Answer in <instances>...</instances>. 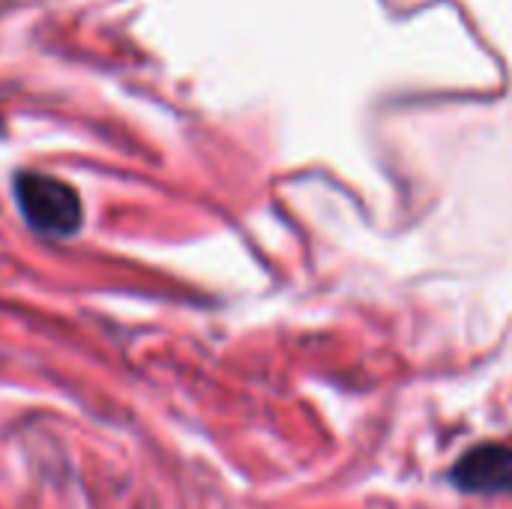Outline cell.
Returning <instances> with one entry per match:
<instances>
[{"mask_svg": "<svg viewBox=\"0 0 512 509\" xmlns=\"http://www.w3.org/2000/svg\"><path fill=\"white\" fill-rule=\"evenodd\" d=\"M15 198L27 225L48 237H69L84 222V207L78 192L60 177L24 171L15 177Z\"/></svg>", "mask_w": 512, "mask_h": 509, "instance_id": "obj_1", "label": "cell"}, {"mask_svg": "<svg viewBox=\"0 0 512 509\" xmlns=\"http://www.w3.org/2000/svg\"><path fill=\"white\" fill-rule=\"evenodd\" d=\"M459 489L474 495H507L512 492V447L510 444H480L459 459L453 468Z\"/></svg>", "mask_w": 512, "mask_h": 509, "instance_id": "obj_2", "label": "cell"}]
</instances>
